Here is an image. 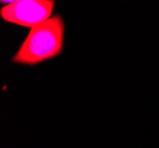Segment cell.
Listing matches in <instances>:
<instances>
[{
	"instance_id": "obj_1",
	"label": "cell",
	"mask_w": 159,
	"mask_h": 148,
	"mask_svg": "<svg viewBox=\"0 0 159 148\" xmlns=\"http://www.w3.org/2000/svg\"><path fill=\"white\" fill-rule=\"evenodd\" d=\"M64 21L60 15H52L49 20L31 28L13 62L24 65H36L58 56L63 50Z\"/></svg>"
},
{
	"instance_id": "obj_2",
	"label": "cell",
	"mask_w": 159,
	"mask_h": 148,
	"mask_svg": "<svg viewBox=\"0 0 159 148\" xmlns=\"http://www.w3.org/2000/svg\"><path fill=\"white\" fill-rule=\"evenodd\" d=\"M53 6L49 0H18L1 7L0 15L7 23L33 28L52 17Z\"/></svg>"
}]
</instances>
